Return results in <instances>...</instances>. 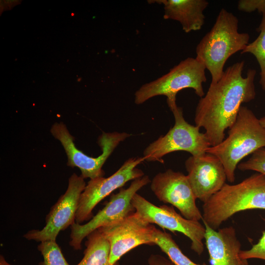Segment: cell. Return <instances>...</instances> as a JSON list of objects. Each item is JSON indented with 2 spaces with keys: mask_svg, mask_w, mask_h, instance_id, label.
Listing matches in <instances>:
<instances>
[{
  "mask_svg": "<svg viewBox=\"0 0 265 265\" xmlns=\"http://www.w3.org/2000/svg\"><path fill=\"white\" fill-rule=\"evenodd\" d=\"M265 147V129L251 110L241 106L236 120L229 128L228 136L220 144L211 146L206 153L222 162L227 180L233 183L235 170L245 157Z\"/></svg>",
  "mask_w": 265,
  "mask_h": 265,
  "instance_id": "obj_4",
  "label": "cell"
},
{
  "mask_svg": "<svg viewBox=\"0 0 265 265\" xmlns=\"http://www.w3.org/2000/svg\"><path fill=\"white\" fill-rule=\"evenodd\" d=\"M262 126L265 129V117H263L259 119Z\"/></svg>",
  "mask_w": 265,
  "mask_h": 265,
  "instance_id": "obj_26",
  "label": "cell"
},
{
  "mask_svg": "<svg viewBox=\"0 0 265 265\" xmlns=\"http://www.w3.org/2000/svg\"><path fill=\"white\" fill-rule=\"evenodd\" d=\"M202 208L203 223L215 230L238 212L265 210V176L258 173L237 184L225 183Z\"/></svg>",
  "mask_w": 265,
  "mask_h": 265,
  "instance_id": "obj_3",
  "label": "cell"
},
{
  "mask_svg": "<svg viewBox=\"0 0 265 265\" xmlns=\"http://www.w3.org/2000/svg\"><path fill=\"white\" fill-rule=\"evenodd\" d=\"M156 228L135 211L111 224L98 228L110 244V265H114L124 255L139 245H155Z\"/></svg>",
  "mask_w": 265,
  "mask_h": 265,
  "instance_id": "obj_10",
  "label": "cell"
},
{
  "mask_svg": "<svg viewBox=\"0 0 265 265\" xmlns=\"http://www.w3.org/2000/svg\"><path fill=\"white\" fill-rule=\"evenodd\" d=\"M72 15L73 16V15H74V13H72Z\"/></svg>",
  "mask_w": 265,
  "mask_h": 265,
  "instance_id": "obj_27",
  "label": "cell"
},
{
  "mask_svg": "<svg viewBox=\"0 0 265 265\" xmlns=\"http://www.w3.org/2000/svg\"><path fill=\"white\" fill-rule=\"evenodd\" d=\"M86 185L83 177L73 173L69 179L66 192L47 214L45 226L41 230H30L23 237L27 240L39 242L56 241L60 231L75 222L80 195Z\"/></svg>",
  "mask_w": 265,
  "mask_h": 265,
  "instance_id": "obj_11",
  "label": "cell"
},
{
  "mask_svg": "<svg viewBox=\"0 0 265 265\" xmlns=\"http://www.w3.org/2000/svg\"><path fill=\"white\" fill-rule=\"evenodd\" d=\"M144 160L143 157L131 158L109 177L90 179L80 195L76 222L80 224L90 220L93 216V209L100 202L128 182L144 176L143 171L136 167Z\"/></svg>",
  "mask_w": 265,
  "mask_h": 265,
  "instance_id": "obj_12",
  "label": "cell"
},
{
  "mask_svg": "<svg viewBox=\"0 0 265 265\" xmlns=\"http://www.w3.org/2000/svg\"><path fill=\"white\" fill-rule=\"evenodd\" d=\"M205 245L210 265H248V260L240 256L241 243L233 226L217 230L204 223Z\"/></svg>",
  "mask_w": 265,
  "mask_h": 265,
  "instance_id": "obj_15",
  "label": "cell"
},
{
  "mask_svg": "<svg viewBox=\"0 0 265 265\" xmlns=\"http://www.w3.org/2000/svg\"><path fill=\"white\" fill-rule=\"evenodd\" d=\"M150 182L148 175L133 180L128 188L121 187L117 193L112 194L105 206L87 223H73L71 226L70 245L76 250L81 249L82 240L91 233L134 212L132 204L133 195Z\"/></svg>",
  "mask_w": 265,
  "mask_h": 265,
  "instance_id": "obj_8",
  "label": "cell"
},
{
  "mask_svg": "<svg viewBox=\"0 0 265 265\" xmlns=\"http://www.w3.org/2000/svg\"><path fill=\"white\" fill-rule=\"evenodd\" d=\"M148 265H174L169 259L159 254H151L148 259Z\"/></svg>",
  "mask_w": 265,
  "mask_h": 265,
  "instance_id": "obj_24",
  "label": "cell"
},
{
  "mask_svg": "<svg viewBox=\"0 0 265 265\" xmlns=\"http://www.w3.org/2000/svg\"><path fill=\"white\" fill-rule=\"evenodd\" d=\"M237 167L241 171L253 170L265 176V148L257 150L247 160Z\"/></svg>",
  "mask_w": 265,
  "mask_h": 265,
  "instance_id": "obj_21",
  "label": "cell"
},
{
  "mask_svg": "<svg viewBox=\"0 0 265 265\" xmlns=\"http://www.w3.org/2000/svg\"><path fill=\"white\" fill-rule=\"evenodd\" d=\"M86 249L81 261L77 265H110V244L97 229L86 237ZM114 265H120L117 262Z\"/></svg>",
  "mask_w": 265,
  "mask_h": 265,
  "instance_id": "obj_17",
  "label": "cell"
},
{
  "mask_svg": "<svg viewBox=\"0 0 265 265\" xmlns=\"http://www.w3.org/2000/svg\"><path fill=\"white\" fill-rule=\"evenodd\" d=\"M0 265H12L8 263L4 259V257L1 255L0 256Z\"/></svg>",
  "mask_w": 265,
  "mask_h": 265,
  "instance_id": "obj_25",
  "label": "cell"
},
{
  "mask_svg": "<svg viewBox=\"0 0 265 265\" xmlns=\"http://www.w3.org/2000/svg\"><path fill=\"white\" fill-rule=\"evenodd\" d=\"M206 68L196 59L188 57L175 65L165 75L143 84L134 93V103L141 105L159 95L167 98V102L176 101L181 90L191 88L200 98L205 95L203 83L206 82Z\"/></svg>",
  "mask_w": 265,
  "mask_h": 265,
  "instance_id": "obj_5",
  "label": "cell"
},
{
  "mask_svg": "<svg viewBox=\"0 0 265 265\" xmlns=\"http://www.w3.org/2000/svg\"><path fill=\"white\" fill-rule=\"evenodd\" d=\"M167 105L173 114L175 124L165 135L159 136L145 149L144 160L162 163L164 156L178 151L188 152L194 157L207 153L211 145L205 133L201 132L197 126L186 121L183 109L177 106L176 102Z\"/></svg>",
  "mask_w": 265,
  "mask_h": 265,
  "instance_id": "obj_6",
  "label": "cell"
},
{
  "mask_svg": "<svg viewBox=\"0 0 265 265\" xmlns=\"http://www.w3.org/2000/svg\"><path fill=\"white\" fill-rule=\"evenodd\" d=\"M51 132L63 146L68 158V166L78 167L80 176L90 179L103 177L105 172L102 167L107 159L120 142L131 135L126 132H103L98 139L102 154L94 158L85 155L76 147L74 137L62 122L53 124Z\"/></svg>",
  "mask_w": 265,
  "mask_h": 265,
  "instance_id": "obj_7",
  "label": "cell"
},
{
  "mask_svg": "<svg viewBox=\"0 0 265 265\" xmlns=\"http://www.w3.org/2000/svg\"><path fill=\"white\" fill-rule=\"evenodd\" d=\"M132 204L135 212L149 223L173 233H181L190 239L191 250L199 256L202 254L206 233L204 225L185 218L175 211L173 206H157L137 193L133 195Z\"/></svg>",
  "mask_w": 265,
  "mask_h": 265,
  "instance_id": "obj_9",
  "label": "cell"
},
{
  "mask_svg": "<svg viewBox=\"0 0 265 265\" xmlns=\"http://www.w3.org/2000/svg\"><path fill=\"white\" fill-rule=\"evenodd\" d=\"M238 20L232 13L222 8L211 30L196 47V58L202 62L210 73V85L221 78L224 65L233 54L243 50L249 44L247 33L238 31Z\"/></svg>",
  "mask_w": 265,
  "mask_h": 265,
  "instance_id": "obj_2",
  "label": "cell"
},
{
  "mask_svg": "<svg viewBox=\"0 0 265 265\" xmlns=\"http://www.w3.org/2000/svg\"><path fill=\"white\" fill-rule=\"evenodd\" d=\"M148 2L162 4L163 18L179 22L186 33L200 30L205 24L203 13L208 6L206 0H156Z\"/></svg>",
  "mask_w": 265,
  "mask_h": 265,
  "instance_id": "obj_16",
  "label": "cell"
},
{
  "mask_svg": "<svg viewBox=\"0 0 265 265\" xmlns=\"http://www.w3.org/2000/svg\"><path fill=\"white\" fill-rule=\"evenodd\" d=\"M37 249L43 257V261L38 265H70L56 241L41 242Z\"/></svg>",
  "mask_w": 265,
  "mask_h": 265,
  "instance_id": "obj_20",
  "label": "cell"
},
{
  "mask_svg": "<svg viewBox=\"0 0 265 265\" xmlns=\"http://www.w3.org/2000/svg\"><path fill=\"white\" fill-rule=\"evenodd\" d=\"M240 256L244 259H259L265 261V230L258 242L246 250H241Z\"/></svg>",
  "mask_w": 265,
  "mask_h": 265,
  "instance_id": "obj_22",
  "label": "cell"
},
{
  "mask_svg": "<svg viewBox=\"0 0 265 265\" xmlns=\"http://www.w3.org/2000/svg\"><path fill=\"white\" fill-rule=\"evenodd\" d=\"M259 34L252 42L249 43L240 53H249L256 58L260 68V84L265 90V16H263L257 28Z\"/></svg>",
  "mask_w": 265,
  "mask_h": 265,
  "instance_id": "obj_19",
  "label": "cell"
},
{
  "mask_svg": "<svg viewBox=\"0 0 265 265\" xmlns=\"http://www.w3.org/2000/svg\"><path fill=\"white\" fill-rule=\"evenodd\" d=\"M154 241L155 245H158L161 250L166 254L174 265H208L205 263L200 265L192 261L183 253L169 233L156 228Z\"/></svg>",
  "mask_w": 265,
  "mask_h": 265,
  "instance_id": "obj_18",
  "label": "cell"
},
{
  "mask_svg": "<svg viewBox=\"0 0 265 265\" xmlns=\"http://www.w3.org/2000/svg\"><path fill=\"white\" fill-rule=\"evenodd\" d=\"M244 61L227 67L218 81L210 85L196 107L195 126L203 127L211 146L220 144L225 130L234 123L241 105L255 99L256 70L249 69L242 75Z\"/></svg>",
  "mask_w": 265,
  "mask_h": 265,
  "instance_id": "obj_1",
  "label": "cell"
},
{
  "mask_svg": "<svg viewBox=\"0 0 265 265\" xmlns=\"http://www.w3.org/2000/svg\"><path fill=\"white\" fill-rule=\"evenodd\" d=\"M188 182L196 198L203 203L221 189L227 180L224 167L215 156L206 153L185 161Z\"/></svg>",
  "mask_w": 265,
  "mask_h": 265,
  "instance_id": "obj_14",
  "label": "cell"
},
{
  "mask_svg": "<svg viewBox=\"0 0 265 265\" xmlns=\"http://www.w3.org/2000/svg\"><path fill=\"white\" fill-rule=\"evenodd\" d=\"M238 10L250 13L257 11L265 16V0H240L238 3Z\"/></svg>",
  "mask_w": 265,
  "mask_h": 265,
  "instance_id": "obj_23",
  "label": "cell"
},
{
  "mask_svg": "<svg viewBox=\"0 0 265 265\" xmlns=\"http://www.w3.org/2000/svg\"><path fill=\"white\" fill-rule=\"evenodd\" d=\"M150 187L160 201L176 208L185 218L202 220V214L196 205V198L186 175L168 169L154 176Z\"/></svg>",
  "mask_w": 265,
  "mask_h": 265,
  "instance_id": "obj_13",
  "label": "cell"
}]
</instances>
